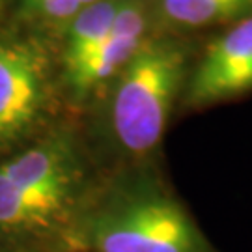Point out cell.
<instances>
[{
	"label": "cell",
	"mask_w": 252,
	"mask_h": 252,
	"mask_svg": "<svg viewBox=\"0 0 252 252\" xmlns=\"http://www.w3.org/2000/svg\"><path fill=\"white\" fill-rule=\"evenodd\" d=\"M62 252H215L152 162L95 181L63 235Z\"/></svg>",
	"instance_id": "obj_1"
},
{
	"label": "cell",
	"mask_w": 252,
	"mask_h": 252,
	"mask_svg": "<svg viewBox=\"0 0 252 252\" xmlns=\"http://www.w3.org/2000/svg\"><path fill=\"white\" fill-rule=\"evenodd\" d=\"M189 51L174 37H146L114 79L110 135L131 164L148 162L159 150L172 107L183 88Z\"/></svg>",
	"instance_id": "obj_2"
},
{
	"label": "cell",
	"mask_w": 252,
	"mask_h": 252,
	"mask_svg": "<svg viewBox=\"0 0 252 252\" xmlns=\"http://www.w3.org/2000/svg\"><path fill=\"white\" fill-rule=\"evenodd\" d=\"M51 63L32 39L0 36V159L32 144L51 101Z\"/></svg>",
	"instance_id": "obj_3"
},
{
	"label": "cell",
	"mask_w": 252,
	"mask_h": 252,
	"mask_svg": "<svg viewBox=\"0 0 252 252\" xmlns=\"http://www.w3.org/2000/svg\"><path fill=\"white\" fill-rule=\"evenodd\" d=\"M185 103L211 107L252 90V15L232 23L207 45L185 86Z\"/></svg>",
	"instance_id": "obj_4"
},
{
	"label": "cell",
	"mask_w": 252,
	"mask_h": 252,
	"mask_svg": "<svg viewBox=\"0 0 252 252\" xmlns=\"http://www.w3.org/2000/svg\"><path fill=\"white\" fill-rule=\"evenodd\" d=\"M146 27L148 6L144 0H126L101 45L73 69L63 73L73 99L82 101L105 82L114 81L146 39Z\"/></svg>",
	"instance_id": "obj_5"
},
{
	"label": "cell",
	"mask_w": 252,
	"mask_h": 252,
	"mask_svg": "<svg viewBox=\"0 0 252 252\" xmlns=\"http://www.w3.org/2000/svg\"><path fill=\"white\" fill-rule=\"evenodd\" d=\"M124 4L126 0H97L67 23L62 53L63 73L73 69L101 45Z\"/></svg>",
	"instance_id": "obj_6"
},
{
	"label": "cell",
	"mask_w": 252,
	"mask_h": 252,
	"mask_svg": "<svg viewBox=\"0 0 252 252\" xmlns=\"http://www.w3.org/2000/svg\"><path fill=\"white\" fill-rule=\"evenodd\" d=\"M159 13L172 27L196 30L252 15V0H159Z\"/></svg>",
	"instance_id": "obj_7"
},
{
	"label": "cell",
	"mask_w": 252,
	"mask_h": 252,
	"mask_svg": "<svg viewBox=\"0 0 252 252\" xmlns=\"http://www.w3.org/2000/svg\"><path fill=\"white\" fill-rule=\"evenodd\" d=\"M23 8L32 17L69 23L81 9L86 8L82 0H23Z\"/></svg>",
	"instance_id": "obj_8"
},
{
	"label": "cell",
	"mask_w": 252,
	"mask_h": 252,
	"mask_svg": "<svg viewBox=\"0 0 252 252\" xmlns=\"http://www.w3.org/2000/svg\"><path fill=\"white\" fill-rule=\"evenodd\" d=\"M82 2H84L86 6H90V4H94V2H97V0H82Z\"/></svg>",
	"instance_id": "obj_9"
},
{
	"label": "cell",
	"mask_w": 252,
	"mask_h": 252,
	"mask_svg": "<svg viewBox=\"0 0 252 252\" xmlns=\"http://www.w3.org/2000/svg\"><path fill=\"white\" fill-rule=\"evenodd\" d=\"M0 2H2V0H0Z\"/></svg>",
	"instance_id": "obj_10"
}]
</instances>
